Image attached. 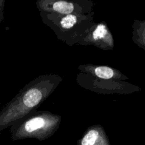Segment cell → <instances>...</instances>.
I'll return each instance as SVG.
<instances>
[{
    "instance_id": "5",
    "label": "cell",
    "mask_w": 145,
    "mask_h": 145,
    "mask_svg": "<svg viewBox=\"0 0 145 145\" xmlns=\"http://www.w3.org/2000/svg\"><path fill=\"white\" fill-rule=\"evenodd\" d=\"M99 138V133L97 130H90L83 137L81 141L80 145H96Z\"/></svg>"
},
{
    "instance_id": "6",
    "label": "cell",
    "mask_w": 145,
    "mask_h": 145,
    "mask_svg": "<svg viewBox=\"0 0 145 145\" xmlns=\"http://www.w3.org/2000/svg\"><path fill=\"white\" fill-rule=\"evenodd\" d=\"M95 74L98 77L104 79H110L114 75L113 69L108 67H99L96 68Z\"/></svg>"
},
{
    "instance_id": "4",
    "label": "cell",
    "mask_w": 145,
    "mask_h": 145,
    "mask_svg": "<svg viewBox=\"0 0 145 145\" xmlns=\"http://www.w3.org/2000/svg\"><path fill=\"white\" fill-rule=\"evenodd\" d=\"M52 8L55 11H57L61 14H69L73 11L74 5L72 3L59 1L54 3Z\"/></svg>"
},
{
    "instance_id": "2",
    "label": "cell",
    "mask_w": 145,
    "mask_h": 145,
    "mask_svg": "<svg viewBox=\"0 0 145 145\" xmlns=\"http://www.w3.org/2000/svg\"><path fill=\"white\" fill-rule=\"evenodd\" d=\"M42 93L40 90L33 89L27 91L24 96V103L28 108L37 106L42 99Z\"/></svg>"
},
{
    "instance_id": "8",
    "label": "cell",
    "mask_w": 145,
    "mask_h": 145,
    "mask_svg": "<svg viewBox=\"0 0 145 145\" xmlns=\"http://www.w3.org/2000/svg\"><path fill=\"white\" fill-rule=\"evenodd\" d=\"M61 25L62 28L69 29L73 27L74 24L76 23V17L74 15H67V16L64 17L61 21Z\"/></svg>"
},
{
    "instance_id": "7",
    "label": "cell",
    "mask_w": 145,
    "mask_h": 145,
    "mask_svg": "<svg viewBox=\"0 0 145 145\" xmlns=\"http://www.w3.org/2000/svg\"><path fill=\"white\" fill-rule=\"evenodd\" d=\"M108 33L107 28L103 24H99L93 33V37L95 40L103 39Z\"/></svg>"
},
{
    "instance_id": "1",
    "label": "cell",
    "mask_w": 145,
    "mask_h": 145,
    "mask_svg": "<svg viewBox=\"0 0 145 145\" xmlns=\"http://www.w3.org/2000/svg\"><path fill=\"white\" fill-rule=\"evenodd\" d=\"M134 41L145 50V21H136L134 24Z\"/></svg>"
},
{
    "instance_id": "3",
    "label": "cell",
    "mask_w": 145,
    "mask_h": 145,
    "mask_svg": "<svg viewBox=\"0 0 145 145\" xmlns=\"http://www.w3.org/2000/svg\"><path fill=\"white\" fill-rule=\"evenodd\" d=\"M45 125V122L43 118L40 117L34 118L25 123V130L28 133H33L43 127Z\"/></svg>"
}]
</instances>
